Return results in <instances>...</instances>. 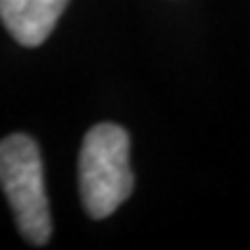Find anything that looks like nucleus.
Masks as SVG:
<instances>
[{
	"mask_svg": "<svg viewBox=\"0 0 250 250\" xmlns=\"http://www.w3.org/2000/svg\"><path fill=\"white\" fill-rule=\"evenodd\" d=\"M70 0H0L2 26L19 44L40 46L56 28Z\"/></svg>",
	"mask_w": 250,
	"mask_h": 250,
	"instance_id": "nucleus-3",
	"label": "nucleus"
},
{
	"mask_svg": "<svg viewBox=\"0 0 250 250\" xmlns=\"http://www.w3.org/2000/svg\"><path fill=\"white\" fill-rule=\"evenodd\" d=\"M0 181L21 236L33 246L51 239V215L44 190L40 146L28 134H9L0 144Z\"/></svg>",
	"mask_w": 250,
	"mask_h": 250,
	"instance_id": "nucleus-2",
	"label": "nucleus"
},
{
	"mask_svg": "<svg viewBox=\"0 0 250 250\" xmlns=\"http://www.w3.org/2000/svg\"><path fill=\"white\" fill-rule=\"evenodd\" d=\"M130 137L121 125H93L79 151V195L90 218H107L130 197Z\"/></svg>",
	"mask_w": 250,
	"mask_h": 250,
	"instance_id": "nucleus-1",
	"label": "nucleus"
}]
</instances>
